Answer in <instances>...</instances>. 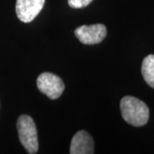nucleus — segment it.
Here are the masks:
<instances>
[{
    "label": "nucleus",
    "mask_w": 154,
    "mask_h": 154,
    "mask_svg": "<svg viewBox=\"0 0 154 154\" xmlns=\"http://www.w3.org/2000/svg\"><path fill=\"white\" fill-rule=\"evenodd\" d=\"M120 109L122 118L132 126H145L148 122L150 116L148 106L135 97H123L120 103Z\"/></svg>",
    "instance_id": "1"
},
{
    "label": "nucleus",
    "mask_w": 154,
    "mask_h": 154,
    "mask_svg": "<svg viewBox=\"0 0 154 154\" xmlns=\"http://www.w3.org/2000/svg\"><path fill=\"white\" fill-rule=\"evenodd\" d=\"M38 89L51 99H57L64 91V83L60 77L50 72H44L37 78Z\"/></svg>",
    "instance_id": "3"
},
{
    "label": "nucleus",
    "mask_w": 154,
    "mask_h": 154,
    "mask_svg": "<svg viewBox=\"0 0 154 154\" xmlns=\"http://www.w3.org/2000/svg\"><path fill=\"white\" fill-rule=\"evenodd\" d=\"M93 0H68L69 5L71 8L81 9L88 6Z\"/></svg>",
    "instance_id": "8"
},
{
    "label": "nucleus",
    "mask_w": 154,
    "mask_h": 154,
    "mask_svg": "<svg viewBox=\"0 0 154 154\" xmlns=\"http://www.w3.org/2000/svg\"><path fill=\"white\" fill-rule=\"evenodd\" d=\"M69 152L71 154H92L94 152V142L90 134L80 130L72 138Z\"/></svg>",
    "instance_id": "6"
},
{
    "label": "nucleus",
    "mask_w": 154,
    "mask_h": 154,
    "mask_svg": "<svg viewBox=\"0 0 154 154\" xmlns=\"http://www.w3.org/2000/svg\"><path fill=\"white\" fill-rule=\"evenodd\" d=\"M17 131L19 140L28 153L34 154L38 150L37 129L31 116L22 115L17 120Z\"/></svg>",
    "instance_id": "2"
},
{
    "label": "nucleus",
    "mask_w": 154,
    "mask_h": 154,
    "mask_svg": "<svg viewBox=\"0 0 154 154\" xmlns=\"http://www.w3.org/2000/svg\"><path fill=\"white\" fill-rule=\"evenodd\" d=\"M107 34L106 27L104 24L83 25L75 30L76 38L85 45H95L100 43Z\"/></svg>",
    "instance_id": "4"
},
{
    "label": "nucleus",
    "mask_w": 154,
    "mask_h": 154,
    "mask_svg": "<svg viewBox=\"0 0 154 154\" xmlns=\"http://www.w3.org/2000/svg\"><path fill=\"white\" fill-rule=\"evenodd\" d=\"M45 0H17L16 12L22 22H30L38 16L44 7Z\"/></svg>",
    "instance_id": "5"
},
{
    "label": "nucleus",
    "mask_w": 154,
    "mask_h": 154,
    "mask_svg": "<svg viewBox=\"0 0 154 154\" xmlns=\"http://www.w3.org/2000/svg\"><path fill=\"white\" fill-rule=\"evenodd\" d=\"M141 74L145 82L151 88H154V55L150 54L143 59Z\"/></svg>",
    "instance_id": "7"
}]
</instances>
